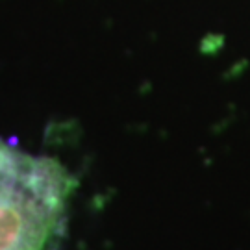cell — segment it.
<instances>
[{
    "label": "cell",
    "mask_w": 250,
    "mask_h": 250,
    "mask_svg": "<svg viewBox=\"0 0 250 250\" xmlns=\"http://www.w3.org/2000/svg\"><path fill=\"white\" fill-rule=\"evenodd\" d=\"M74 180L60 161L0 141V250H43Z\"/></svg>",
    "instance_id": "6da1fadb"
}]
</instances>
